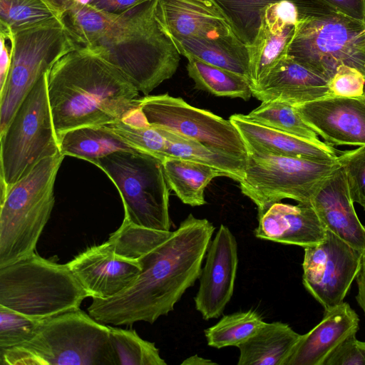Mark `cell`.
<instances>
[{"instance_id": "obj_42", "label": "cell", "mask_w": 365, "mask_h": 365, "mask_svg": "<svg viewBox=\"0 0 365 365\" xmlns=\"http://www.w3.org/2000/svg\"><path fill=\"white\" fill-rule=\"evenodd\" d=\"M148 1L150 0H86L83 1L98 11L107 14H120Z\"/></svg>"}, {"instance_id": "obj_41", "label": "cell", "mask_w": 365, "mask_h": 365, "mask_svg": "<svg viewBox=\"0 0 365 365\" xmlns=\"http://www.w3.org/2000/svg\"><path fill=\"white\" fill-rule=\"evenodd\" d=\"M324 365H365V341L353 334L342 341L329 355Z\"/></svg>"}, {"instance_id": "obj_43", "label": "cell", "mask_w": 365, "mask_h": 365, "mask_svg": "<svg viewBox=\"0 0 365 365\" xmlns=\"http://www.w3.org/2000/svg\"><path fill=\"white\" fill-rule=\"evenodd\" d=\"M1 35V65H0V90L3 88L6 80L12 52L11 47L9 48L7 46L8 37L4 33Z\"/></svg>"}, {"instance_id": "obj_36", "label": "cell", "mask_w": 365, "mask_h": 365, "mask_svg": "<svg viewBox=\"0 0 365 365\" xmlns=\"http://www.w3.org/2000/svg\"><path fill=\"white\" fill-rule=\"evenodd\" d=\"M107 126L139 151L151 154L162 161L166 158V139L151 125H134L123 120Z\"/></svg>"}, {"instance_id": "obj_22", "label": "cell", "mask_w": 365, "mask_h": 365, "mask_svg": "<svg viewBox=\"0 0 365 365\" xmlns=\"http://www.w3.org/2000/svg\"><path fill=\"white\" fill-rule=\"evenodd\" d=\"M359 325L357 314L346 302L324 310L321 322L301 335L282 365H324L342 341L356 334Z\"/></svg>"}, {"instance_id": "obj_37", "label": "cell", "mask_w": 365, "mask_h": 365, "mask_svg": "<svg viewBox=\"0 0 365 365\" xmlns=\"http://www.w3.org/2000/svg\"><path fill=\"white\" fill-rule=\"evenodd\" d=\"M43 320L0 305V349H9L30 341Z\"/></svg>"}, {"instance_id": "obj_32", "label": "cell", "mask_w": 365, "mask_h": 365, "mask_svg": "<svg viewBox=\"0 0 365 365\" xmlns=\"http://www.w3.org/2000/svg\"><path fill=\"white\" fill-rule=\"evenodd\" d=\"M244 116L262 125L321 143L318 134L301 118L293 105L277 101L262 102Z\"/></svg>"}, {"instance_id": "obj_45", "label": "cell", "mask_w": 365, "mask_h": 365, "mask_svg": "<svg viewBox=\"0 0 365 365\" xmlns=\"http://www.w3.org/2000/svg\"><path fill=\"white\" fill-rule=\"evenodd\" d=\"M182 365H209V364H216V363L213 362L210 359H203L198 355L195 354L191 356L190 357L185 359L182 364Z\"/></svg>"}, {"instance_id": "obj_21", "label": "cell", "mask_w": 365, "mask_h": 365, "mask_svg": "<svg viewBox=\"0 0 365 365\" xmlns=\"http://www.w3.org/2000/svg\"><path fill=\"white\" fill-rule=\"evenodd\" d=\"M329 80L287 56L259 83L252 94L262 102L293 106L330 96Z\"/></svg>"}, {"instance_id": "obj_30", "label": "cell", "mask_w": 365, "mask_h": 365, "mask_svg": "<svg viewBox=\"0 0 365 365\" xmlns=\"http://www.w3.org/2000/svg\"><path fill=\"white\" fill-rule=\"evenodd\" d=\"M187 71L197 89L216 96L240 98L248 101L252 96L246 78L192 57L187 58Z\"/></svg>"}, {"instance_id": "obj_29", "label": "cell", "mask_w": 365, "mask_h": 365, "mask_svg": "<svg viewBox=\"0 0 365 365\" xmlns=\"http://www.w3.org/2000/svg\"><path fill=\"white\" fill-rule=\"evenodd\" d=\"M73 0H0V26L13 33L62 20Z\"/></svg>"}, {"instance_id": "obj_9", "label": "cell", "mask_w": 365, "mask_h": 365, "mask_svg": "<svg viewBox=\"0 0 365 365\" xmlns=\"http://www.w3.org/2000/svg\"><path fill=\"white\" fill-rule=\"evenodd\" d=\"M365 23L341 13L299 16L287 56L329 80L341 65L365 78Z\"/></svg>"}, {"instance_id": "obj_19", "label": "cell", "mask_w": 365, "mask_h": 365, "mask_svg": "<svg viewBox=\"0 0 365 365\" xmlns=\"http://www.w3.org/2000/svg\"><path fill=\"white\" fill-rule=\"evenodd\" d=\"M326 232L311 202H278L258 215L254 232L259 239L304 248L322 241Z\"/></svg>"}, {"instance_id": "obj_16", "label": "cell", "mask_w": 365, "mask_h": 365, "mask_svg": "<svg viewBox=\"0 0 365 365\" xmlns=\"http://www.w3.org/2000/svg\"><path fill=\"white\" fill-rule=\"evenodd\" d=\"M294 106L327 144L365 145V93L354 97L330 96Z\"/></svg>"}, {"instance_id": "obj_4", "label": "cell", "mask_w": 365, "mask_h": 365, "mask_svg": "<svg viewBox=\"0 0 365 365\" xmlns=\"http://www.w3.org/2000/svg\"><path fill=\"white\" fill-rule=\"evenodd\" d=\"M105 325L80 309L42 321L29 341L0 349L1 365H118Z\"/></svg>"}, {"instance_id": "obj_40", "label": "cell", "mask_w": 365, "mask_h": 365, "mask_svg": "<svg viewBox=\"0 0 365 365\" xmlns=\"http://www.w3.org/2000/svg\"><path fill=\"white\" fill-rule=\"evenodd\" d=\"M364 84V75L356 68L346 65L339 66L328 83L331 96L343 97L362 95Z\"/></svg>"}, {"instance_id": "obj_18", "label": "cell", "mask_w": 365, "mask_h": 365, "mask_svg": "<svg viewBox=\"0 0 365 365\" xmlns=\"http://www.w3.org/2000/svg\"><path fill=\"white\" fill-rule=\"evenodd\" d=\"M311 203L326 230L354 248L365 252V227L356 213L344 172L340 166L319 186Z\"/></svg>"}, {"instance_id": "obj_1", "label": "cell", "mask_w": 365, "mask_h": 365, "mask_svg": "<svg viewBox=\"0 0 365 365\" xmlns=\"http://www.w3.org/2000/svg\"><path fill=\"white\" fill-rule=\"evenodd\" d=\"M157 0L123 14L98 11L73 0L62 21L77 49L98 56L123 73L139 92L148 96L170 78L180 53L156 14Z\"/></svg>"}, {"instance_id": "obj_3", "label": "cell", "mask_w": 365, "mask_h": 365, "mask_svg": "<svg viewBox=\"0 0 365 365\" xmlns=\"http://www.w3.org/2000/svg\"><path fill=\"white\" fill-rule=\"evenodd\" d=\"M47 88L57 138L71 129L124 121L140 108L139 91L129 79L81 48L53 64Z\"/></svg>"}, {"instance_id": "obj_6", "label": "cell", "mask_w": 365, "mask_h": 365, "mask_svg": "<svg viewBox=\"0 0 365 365\" xmlns=\"http://www.w3.org/2000/svg\"><path fill=\"white\" fill-rule=\"evenodd\" d=\"M88 294L67 264L35 252L0 267V305L37 319L78 309Z\"/></svg>"}, {"instance_id": "obj_34", "label": "cell", "mask_w": 365, "mask_h": 365, "mask_svg": "<svg viewBox=\"0 0 365 365\" xmlns=\"http://www.w3.org/2000/svg\"><path fill=\"white\" fill-rule=\"evenodd\" d=\"M227 19L237 38L247 46L254 41L263 10L280 0H210Z\"/></svg>"}, {"instance_id": "obj_5", "label": "cell", "mask_w": 365, "mask_h": 365, "mask_svg": "<svg viewBox=\"0 0 365 365\" xmlns=\"http://www.w3.org/2000/svg\"><path fill=\"white\" fill-rule=\"evenodd\" d=\"M63 158L59 153L41 160L1 197L0 267L35 252L54 205V182Z\"/></svg>"}, {"instance_id": "obj_15", "label": "cell", "mask_w": 365, "mask_h": 365, "mask_svg": "<svg viewBox=\"0 0 365 365\" xmlns=\"http://www.w3.org/2000/svg\"><path fill=\"white\" fill-rule=\"evenodd\" d=\"M66 264L88 297L103 300L130 287L141 272L138 261L117 255L107 241L87 248Z\"/></svg>"}, {"instance_id": "obj_24", "label": "cell", "mask_w": 365, "mask_h": 365, "mask_svg": "<svg viewBox=\"0 0 365 365\" xmlns=\"http://www.w3.org/2000/svg\"><path fill=\"white\" fill-rule=\"evenodd\" d=\"M180 55L192 57L228 70L249 80L250 56L247 46L237 36L207 39L170 36Z\"/></svg>"}, {"instance_id": "obj_12", "label": "cell", "mask_w": 365, "mask_h": 365, "mask_svg": "<svg viewBox=\"0 0 365 365\" xmlns=\"http://www.w3.org/2000/svg\"><path fill=\"white\" fill-rule=\"evenodd\" d=\"M140 108L153 127L173 131L207 147L247 160L246 144L230 120L168 94L140 98Z\"/></svg>"}, {"instance_id": "obj_8", "label": "cell", "mask_w": 365, "mask_h": 365, "mask_svg": "<svg viewBox=\"0 0 365 365\" xmlns=\"http://www.w3.org/2000/svg\"><path fill=\"white\" fill-rule=\"evenodd\" d=\"M47 73L24 98L0 135L1 197L41 160L61 153L48 96Z\"/></svg>"}, {"instance_id": "obj_35", "label": "cell", "mask_w": 365, "mask_h": 365, "mask_svg": "<svg viewBox=\"0 0 365 365\" xmlns=\"http://www.w3.org/2000/svg\"><path fill=\"white\" fill-rule=\"evenodd\" d=\"M110 338L118 365H165L155 343L143 339L134 329L110 327Z\"/></svg>"}, {"instance_id": "obj_7", "label": "cell", "mask_w": 365, "mask_h": 365, "mask_svg": "<svg viewBox=\"0 0 365 365\" xmlns=\"http://www.w3.org/2000/svg\"><path fill=\"white\" fill-rule=\"evenodd\" d=\"M117 187L124 218L141 227L170 231V186L163 161L142 151L118 150L91 162Z\"/></svg>"}, {"instance_id": "obj_44", "label": "cell", "mask_w": 365, "mask_h": 365, "mask_svg": "<svg viewBox=\"0 0 365 365\" xmlns=\"http://www.w3.org/2000/svg\"><path fill=\"white\" fill-rule=\"evenodd\" d=\"M358 292L356 299L365 316V252L363 255L360 270L356 277Z\"/></svg>"}, {"instance_id": "obj_26", "label": "cell", "mask_w": 365, "mask_h": 365, "mask_svg": "<svg viewBox=\"0 0 365 365\" xmlns=\"http://www.w3.org/2000/svg\"><path fill=\"white\" fill-rule=\"evenodd\" d=\"M58 140L60 152L63 156L69 155L89 163L115 151L138 150L107 125L71 129L60 135Z\"/></svg>"}, {"instance_id": "obj_28", "label": "cell", "mask_w": 365, "mask_h": 365, "mask_svg": "<svg viewBox=\"0 0 365 365\" xmlns=\"http://www.w3.org/2000/svg\"><path fill=\"white\" fill-rule=\"evenodd\" d=\"M163 165L170 190L190 206L205 205V187L215 178L225 176L223 172L207 165L178 158H166Z\"/></svg>"}, {"instance_id": "obj_39", "label": "cell", "mask_w": 365, "mask_h": 365, "mask_svg": "<svg viewBox=\"0 0 365 365\" xmlns=\"http://www.w3.org/2000/svg\"><path fill=\"white\" fill-rule=\"evenodd\" d=\"M298 9L299 16L341 13L365 23V0H288Z\"/></svg>"}, {"instance_id": "obj_11", "label": "cell", "mask_w": 365, "mask_h": 365, "mask_svg": "<svg viewBox=\"0 0 365 365\" xmlns=\"http://www.w3.org/2000/svg\"><path fill=\"white\" fill-rule=\"evenodd\" d=\"M317 161L248 150L241 192L257 207L258 215L283 199L311 202L322 182L339 167Z\"/></svg>"}, {"instance_id": "obj_2", "label": "cell", "mask_w": 365, "mask_h": 365, "mask_svg": "<svg viewBox=\"0 0 365 365\" xmlns=\"http://www.w3.org/2000/svg\"><path fill=\"white\" fill-rule=\"evenodd\" d=\"M214 230L207 219L190 214L170 238L138 260L141 272L130 287L108 299H93L88 314L115 326L153 324L167 315L199 279Z\"/></svg>"}, {"instance_id": "obj_33", "label": "cell", "mask_w": 365, "mask_h": 365, "mask_svg": "<svg viewBox=\"0 0 365 365\" xmlns=\"http://www.w3.org/2000/svg\"><path fill=\"white\" fill-rule=\"evenodd\" d=\"M173 232L153 230L136 225L125 218L119 228L110 235L107 242L115 252L125 258L138 261L170 238Z\"/></svg>"}, {"instance_id": "obj_38", "label": "cell", "mask_w": 365, "mask_h": 365, "mask_svg": "<svg viewBox=\"0 0 365 365\" xmlns=\"http://www.w3.org/2000/svg\"><path fill=\"white\" fill-rule=\"evenodd\" d=\"M336 161L344 172L352 201L365 210V145L340 152Z\"/></svg>"}, {"instance_id": "obj_20", "label": "cell", "mask_w": 365, "mask_h": 365, "mask_svg": "<svg viewBox=\"0 0 365 365\" xmlns=\"http://www.w3.org/2000/svg\"><path fill=\"white\" fill-rule=\"evenodd\" d=\"M156 14L170 36L215 39L236 36L210 0H157Z\"/></svg>"}, {"instance_id": "obj_46", "label": "cell", "mask_w": 365, "mask_h": 365, "mask_svg": "<svg viewBox=\"0 0 365 365\" xmlns=\"http://www.w3.org/2000/svg\"><path fill=\"white\" fill-rule=\"evenodd\" d=\"M360 36H361V39H362V42H363V43H364V46H365V27H364V29L362 30V31L361 32Z\"/></svg>"}, {"instance_id": "obj_14", "label": "cell", "mask_w": 365, "mask_h": 365, "mask_svg": "<svg viewBox=\"0 0 365 365\" xmlns=\"http://www.w3.org/2000/svg\"><path fill=\"white\" fill-rule=\"evenodd\" d=\"M237 264L235 237L227 226L221 225L207 248L194 298L195 308L205 320L222 314L233 294Z\"/></svg>"}, {"instance_id": "obj_31", "label": "cell", "mask_w": 365, "mask_h": 365, "mask_svg": "<svg viewBox=\"0 0 365 365\" xmlns=\"http://www.w3.org/2000/svg\"><path fill=\"white\" fill-rule=\"evenodd\" d=\"M258 313L253 310L225 315L215 325L205 330L207 344L216 349L239 346L264 324Z\"/></svg>"}, {"instance_id": "obj_25", "label": "cell", "mask_w": 365, "mask_h": 365, "mask_svg": "<svg viewBox=\"0 0 365 365\" xmlns=\"http://www.w3.org/2000/svg\"><path fill=\"white\" fill-rule=\"evenodd\" d=\"M301 334L287 324L265 322L250 339L238 346V365H282Z\"/></svg>"}, {"instance_id": "obj_13", "label": "cell", "mask_w": 365, "mask_h": 365, "mask_svg": "<svg viewBox=\"0 0 365 365\" xmlns=\"http://www.w3.org/2000/svg\"><path fill=\"white\" fill-rule=\"evenodd\" d=\"M304 249L306 289L324 310L342 303L360 270L364 252L328 230L322 241Z\"/></svg>"}, {"instance_id": "obj_10", "label": "cell", "mask_w": 365, "mask_h": 365, "mask_svg": "<svg viewBox=\"0 0 365 365\" xmlns=\"http://www.w3.org/2000/svg\"><path fill=\"white\" fill-rule=\"evenodd\" d=\"M6 80L0 90V135L36 82L63 56L77 49L62 20L13 33Z\"/></svg>"}, {"instance_id": "obj_17", "label": "cell", "mask_w": 365, "mask_h": 365, "mask_svg": "<svg viewBox=\"0 0 365 365\" xmlns=\"http://www.w3.org/2000/svg\"><path fill=\"white\" fill-rule=\"evenodd\" d=\"M299 20L297 7L288 0L272 3L263 10L257 36L247 46L250 86L263 80L287 56Z\"/></svg>"}, {"instance_id": "obj_27", "label": "cell", "mask_w": 365, "mask_h": 365, "mask_svg": "<svg viewBox=\"0 0 365 365\" xmlns=\"http://www.w3.org/2000/svg\"><path fill=\"white\" fill-rule=\"evenodd\" d=\"M155 128L166 139V158H178L207 165L238 182L244 178L246 160L207 147L173 131Z\"/></svg>"}, {"instance_id": "obj_23", "label": "cell", "mask_w": 365, "mask_h": 365, "mask_svg": "<svg viewBox=\"0 0 365 365\" xmlns=\"http://www.w3.org/2000/svg\"><path fill=\"white\" fill-rule=\"evenodd\" d=\"M229 120L240 132L247 150L325 162L336 161L340 153L327 143L262 125L242 114L232 115Z\"/></svg>"}]
</instances>
